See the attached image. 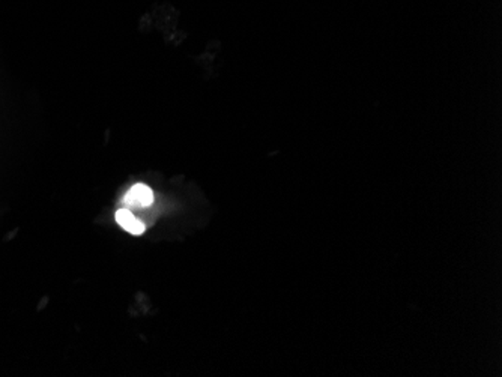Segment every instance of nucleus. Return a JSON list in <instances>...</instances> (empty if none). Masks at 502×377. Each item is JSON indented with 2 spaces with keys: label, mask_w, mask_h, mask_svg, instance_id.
<instances>
[{
  "label": "nucleus",
  "mask_w": 502,
  "mask_h": 377,
  "mask_svg": "<svg viewBox=\"0 0 502 377\" xmlns=\"http://www.w3.org/2000/svg\"><path fill=\"white\" fill-rule=\"evenodd\" d=\"M124 203L127 206V209H145L154 203V192L145 184H136L125 194Z\"/></svg>",
  "instance_id": "nucleus-1"
},
{
  "label": "nucleus",
  "mask_w": 502,
  "mask_h": 377,
  "mask_svg": "<svg viewBox=\"0 0 502 377\" xmlns=\"http://www.w3.org/2000/svg\"><path fill=\"white\" fill-rule=\"evenodd\" d=\"M116 221L117 224L123 225L124 229L131 235L140 236L147 231L145 224L137 220L136 216H132V212L127 208L116 212Z\"/></svg>",
  "instance_id": "nucleus-2"
}]
</instances>
